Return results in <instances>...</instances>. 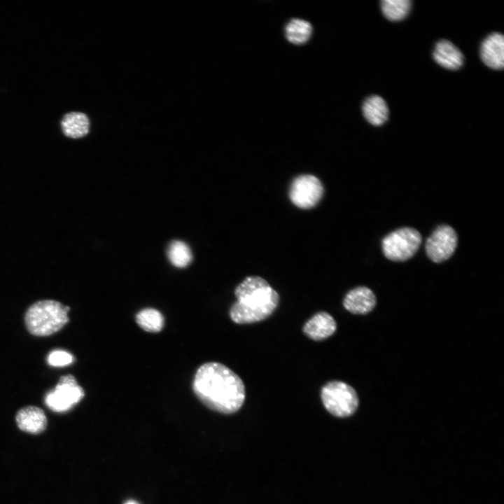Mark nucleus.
<instances>
[{
	"label": "nucleus",
	"mask_w": 504,
	"mask_h": 504,
	"mask_svg": "<svg viewBox=\"0 0 504 504\" xmlns=\"http://www.w3.org/2000/svg\"><path fill=\"white\" fill-rule=\"evenodd\" d=\"M237 300L230 309V316L237 324L260 322L268 318L279 302L278 293L263 278L249 276L234 290Z\"/></svg>",
	"instance_id": "obj_2"
},
{
	"label": "nucleus",
	"mask_w": 504,
	"mask_h": 504,
	"mask_svg": "<svg viewBox=\"0 0 504 504\" xmlns=\"http://www.w3.org/2000/svg\"><path fill=\"white\" fill-rule=\"evenodd\" d=\"M74 360V358L70 353L60 349L51 351L47 357L48 364L54 367L66 366Z\"/></svg>",
	"instance_id": "obj_20"
},
{
	"label": "nucleus",
	"mask_w": 504,
	"mask_h": 504,
	"mask_svg": "<svg viewBox=\"0 0 504 504\" xmlns=\"http://www.w3.org/2000/svg\"><path fill=\"white\" fill-rule=\"evenodd\" d=\"M167 256L171 263L179 268L187 267L192 258L189 246L181 241H174L169 244Z\"/></svg>",
	"instance_id": "obj_19"
},
{
	"label": "nucleus",
	"mask_w": 504,
	"mask_h": 504,
	"mask_svg": "<svg viewBox=\"0 0 504 504\" xmlns=\"http://www.w3.org/2000/svg\"><path fill=\"white\" fill-rule=\"evenodd\" d=\"M366 120L374 126L382 125L388 118V108L385 100L378 95L368 97L362 106Z\"/></svg>",
	"instance_id": "obj_15"
},
{
	"label": "nucleus",
	"mask_w": 504,
	"mask_h": 504,
	"mask_svg": "<svg viewBox=\"0 0 504 504\" xmlns=\"http://www.w3.org/2000/svg\"><path fill=\"white\" fill-rule=\"evenodd\" d=\"M323 192L324 188L319 178L312 174H302L292 181L288 196L295 206L309 209L318 204Z\"/></svg>",
	"instance_id": "obj_7"
},
{
	"label": "nucleus",
	"mask_w": 504,
	"mask_h": 504,
	"mask_svg": "<svg viewBox=\"0 0 504 504\" xmlns=\"http://www.w3.org/2000/svg\"><path fill=\"white\" fill-rule=\"evenodd\" d=\"M136 321L143 330L150 332H160L164 326L162 314L153 308L140 311L136 316Z\"/></svg>",
	"instance_id": "obj_18"
},
{
	"label": "nucleus",
	"mask_w": 504,
	"mask_h": 504,
	"mask_svg": "<svg viewBox=\"0 0 504 504\" xmlns=\"http://www.w3.org/2000/svg\"><path fill=\"white\" fill-rule=\"evenodd\" d=\"M336 330V321L326 312L314 314L304 323L302 328L304 334L314 341H322L330 337Z\"/></svg>",
	"instance_id": "obj_11"
},
{
	"label": "nucleus",
	"mask_w": 504,
	"mask_h": 504,
	"mask_svg": "<svg viewBox=\"0 0 504 504\" xmlns=\"http://www.w3.org/2000/svg\"><path fill=\"white\" fill-rule=\"evenodd\" d=\"M61 127L62 132L66 136L79 139L88 134L90 120L84 113L70 112L63 116Z\"/></svg>",
	"instance_id": "obj_14"
},
{
	"label": "nucleus",
	"mask_w": 504,
	"mask_h": 504,
	"mask_svg": "<svg viewBox=\"0 0 504 504\" xmlns=\"http://www.w3.org/2000/svg\"><path fill=\"white\" fill-rule=\"evenodd\" d=\"M70 308L52 300L36 302L27 310L24 322L28 331L36 336H48L62 329L69 321Z\"/></svg>",
	"instance_id": "obj_3"
},
{
	"label": "nucleus",
	"mask_w": 504,
	"mask_h": 504,
	"mask_svg": "<svg viewBox=\"0 0 504 504\" xmlns=\"http://www.w3.org/2000/svg\"><path fill=\"white\" fill-rule=\"evenodd\" d=\"M125 504H139V503H137L136 501H134V500H129V501L126 502Z\"/></svg>",
	"instance_id": "obj_21"
},
{
	"label": "nucleus",
	"mask_w": 504,
	"mask_h": 504,
	"mask_svg": "<svg viewBox=\"0 0 504 504\" xmlns=\"http://www.w3.org/2000/svg\"><path fill=\"white\" fill-rule=\"evenodd\" d=\"M457 243L456 231L449 225H440L426 240V254L434 262H444L453 255Z\"/></svg>",
	"instance_id": "obj_8"
},
{
	"label": "nucleus",
	"mask_w": 504,
	"mask_h": 504,
	"mask_svg": "<svg viewBox=\"0 0 504 504\" xmlns=\"http://www.w3.org/2000/svg\"><path fill=\"white\" fill-rule=\"evenodd\" d=\"M433 57L439 65L449 70L461 68L464 61L461 50L446 39H441L437 42L433 52Z\"/></svg>",
	"instance_id": "obj_13"
},
{
	"label": "nucleus",
	"mask_w": 504,
	"mask_h": 504,
	"mask_svg": "<svg viewBox=\"0 0 504 504\" xmlns=\"http://www.w3.org/2000/svg\"><path fill=\"white\" fill-rule=\"evenodd\" d=\"M83 388L71 374L62 376L53 390L45 396L46 406L55 412H65L78 404L84 397Z\"/></svg>",
	"instance_id": "obj_6"
},
{
	"label": "nucleus",
	"mask_w": 504,
	"mask_h": 504,
	"mask_svg": "<svg viewBox=\"0 0 504 504\" xmlns=\"http://www.w3.org/2000/svg\"><path fill=\"white\" fill-rule=\"evenodd\" d=\"M421 241V235L416 229L401 227L391 232L383 239V253L392 261H405L414 256Z\"/></svg>",
	"instance_id": "obj_5"
},
{
	"label": "nucleus",
	"mask_w": 504,
	"mask_h": 504,
	"mask_svg": "<svg viewBox=\"0 0 504 504\" xmlns=\"http://www.w3.org/2000/svg\"><path fill=\"white\" fill-rule=\"evenodd\" d=\"M286 36L294 44H302L308 41L312 32L311 24L304 20L292 19L286 26Z\"/></svg>",
	"instance_id": "obj_16"
},
{
	"label": "nucleus",
	"mask_w": 504,
	"mask_h": 504,
	"mask_svg": "<svg viewBox=\"0 0 504 504\" xmlns=\"http://www.w3.org/2000/svg\"><path fill=\"white\" fill-rule=\"evenodd\" d=\"M383 15L391 21H399L409 13L412 1L410 0H383L380 2Z\"/></svg>",
	"instance_id": "obj_17"
},
{
	"label": "nucleus",
	"mask_w": 504,
	"mask_h": 504,
	"mask_svg": "<svg viewBox=\"0 0 504 504\" xmlns=\"http://www.w3.org/2000/svg\"><path fill=\"white\" fill-rule=\"evenodd\" d=\"M377 298L366 286H358L349 290L343 300L344 307L354 314H366L375 307Z\"/></svg>",
	"instance_id": "obj_10"
},
{
	"label": "nucleus",
	"mask_w": 504,
	"mask_h": 504,
	"mask_svg": "<svg viewBox=\"0 0 504 504\" xmlns=\"http://www.w3.org/2000/svg\"><path fill=\"white\" fill-rule=\"evenodd\" d=\"M480 57L488 67L500 70L504 66V37L498 32L489 34L482 43Z\"/></svg>",
	"instance_id": "obj_9"
},
{
	"label": "nucleus",
	"mask_w": 504,
	"mask_h": 504,
	"mask_svg": "<svg viewBox=\"0 0 504 504\" xmlns=\"http://www.w3.org/2000/svg\"><path fill=\"white\" fill-rule=\"evenodd\" d=\"M321 398L326 410L340 418L352 415L359 402L355 389L341 381H332L325 384L321 391Z\"/></svg>",
	"instance_id": "obj_4"
},
{
	"label": "nucleus",
	"mask_w": 504,
	"mask_h": 504,
	"mask_svg": "<svg viewBox=\"0 0 504 504\" xmlns=\"http://www.w3.org/2000/svg\"><path fill=\"white\" fill-rule=\"evenodd\" d=\"M15 419L21 430L31 434L42 433L47 426V418L43 410L33 405L19 410Z\"/></svg>",
	"instance_id": "obj_12"
},
{
	"label": "nucleus",
	"mask_w": 504,
	"mask_h": 504,
	"mask_svg": "<svg viewBox=\"0 0 504 504\" xmlns=\"http://www.w3.org/2000/svg\"><path fill=\"white\" fill-rule=\"evenodd\" d=\"M192 389L206 407L225 414L237 412L246 398L241 379L226 365L218 362L206 363L197 369Z\"/></svg>",
	"instance_id": "obj_1"
}]
</instances>
